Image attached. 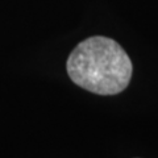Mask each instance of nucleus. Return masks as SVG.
Segmentation results:
<instances>
[{
	"label": "nucleus",
	"instance_id": "f257e3e1",
	"mask_svg": "<svg viewBox=\"0 0 158 158\" xmlns=\"http://www.w3.org/2000/svg\"><path fill=\"white\" fill-rule=\"evenodd\" d=\"M77 86L98 95H116L128 87L133 66L129 56L112 38L94 36L74 48L66 63Z\"/></svg>",
	"mask_w": 158,
	"mask_h": 158
}]
</instances>
